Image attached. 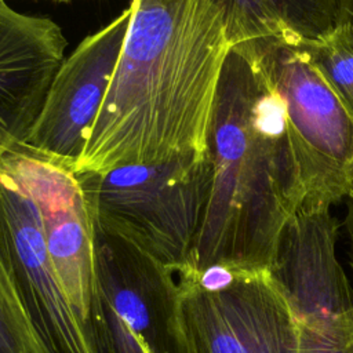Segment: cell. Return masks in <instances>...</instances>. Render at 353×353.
I'll return each mask as SVG.
<instances>
[{"mask_svg": "<svg viewBox=\"0 0 353 353\" xmlns=\"http://www.w3.org/2000/svg\"><path fill=\"white\" fill-rule=\"evenodd\" d=\"M124 43L73 170L108 172L208 154L232 48L212 0H132Z\"/></svg>", "mask_w": 353, "mask_h": 353, "instance_id": "1", "label": "cell"}, {"mask_svg": "<svg viewBox=\"0 0 353 353\" xmlns=\"http://www.w3.org/2000/svg\"><path fill=\"white\" fill-rule=\"evenodd\" d=\"M208 150L211 190L189 261L179 270L218 263L270 270L280 234L305 192L283 103L237 47L223 63Z\"/></svg>", "mask_w": 353, "mask_h": 353, "instance_id": "2", "label": "cell"}, {"mask_svg": "<svg viewBox=\"0 0 353 353\" xmlns=\"http://www.w3.org/2000/svg\"><path fill=\"white\" fill-rule=\"evenodd\" d=\"M76 176L95 233L138 248L174 273L188 263L212 183L210 150Z\"/></svg>", "mask_w": 353, "mask_h": 353, "instance_id": "3", "label": "cell"}, {"mask_svg": "<svg viewBox=\"0 0 353 353\" xmlns=\"http://www.w3.org/2000/svg\"><path fill=\"white\" fill-rule=\"evenodd\" d=\"M280 98L309 208H330L353 186V119L294 46L266 37L234 46Z\"/></svg>", "mask_w": 353, "mask_h": 353, "instance_id": "4", "label": "cell"}, {"mask_svg": "<svg viewBox=\"0 0 353 353\" xmlns=\"http://www.w3.org/2000/svg\"><path fill=\"white\" fill-rule=\"evenodd\" d=\"M0 261L28 323L34 353H99L47 254L40 212L0 163Z\"/></svg>", "mask_w": 353, "mask_h": 353, "instance_id": "5", "label": "cell"}, {"mask_svg": "<svg viewBox=\"0 0 353 353\" xmlns=\"http://www.w3.org/2000/svg\"><path fill=\"white\" fill-rule=\"evenodd\" d=\"M175 277L190 353H298V320L270 270L241 272L215 292Z\"/></svg>", "mask_w": 353, "mask_h": 353, "instance_id": "6", "label": "cell"}, {"mask_svg": "<svg viewBox=\"0 0 353 353\" xmlns=\"http://www.w3.org/2000/svg\"><path fill=\"white\" fill-rule=\"evenodd\" d=\"M0 163L34 201L52 269L79 317L92 328L102 301L95 233L77 176L21 143L7 150Z\"/></svg>", "mask_w": 353, "mask_h": 353, "instance_id": "7", "label": "cell"}, {"mask_svg": "<svg viewBox=\"0 0 353 353\" xmlns=\"http://www.w3.org/2000/svg\"><path fill=\"white\" fill-rule=\"evenodd\" d=\"M127 7L62 61L25 141L29 152L73 171L103 101L130 23Z\"/></svg>", "mask_w": 353, "mask_h": 353, "instance_id": "8", "label": "cell"}, {"mask_svg": "<svg viewBox=\"0 0 353 353\" xmlns=\"http://www.w3.org/2000/svg\"><path fill=\"white\" fill-rule=\"evenodd\" d=\"M95 250L101 294L149 353H190L175 273L114 237L95 233Z\"/></svg>", "mask_w": 353, "mask_h": 353, "instance_id": "9", "label": "cell"}, {"mask_svg": "<svg viewBox=\"0 0 353 353\" xmlns=\"http://www.w3.org/2000/svg\"><path fill=\"white\" fill-rule=\"evenodd\" d=\"M65 48L52 19L18 12L0 0V157L29 134Z\"/></svg>", "mask_w": 353, "mask_h": 353, "instance_id": "10", "label": "cell"}, {"mask_svg": "<svg viewBox=\"0 0 353 353\" xmlns=\"http://www.w3.org/2000/svg\"><path fill=\"white\" fill-rule=\"evenodd\" d=\"M269 37L291 46L314 40L335 28L339 0H252Z\"/></svg>", "mask_w": 353, "mask_h": 353, "instance_id": "11", "label": "cell"}, {"mask_svg": "<svg viewBox=\"0 0 353 353\" xmlns=\"http://www.w3.org/2000/svg\"><path fill=\"white\" fill-rule=\"evenodd\" d=\"M353 119V29L338 22L327 34L295 44Z\"/></svg>", "mask_w": 353, "mask_h": 353, "instance_id": "12", "label": "cell"}, {"mask_svg": "<svg viewBox=\"0 0 353 353\" xmlns=\"http://www.w3.org/2000/svg\"><path fill=\"white\" fill-rule=\"evenodd\" d=\"M298 320V353H353V307Z\"/></svg>", "mask_w": 353, "mask_h": 353, "instance_id": "13", "label": "cell"}, {"mask_svg": "<svg viewBox=\"0 0 353 353\" xmlns=\"http://www.w3.org/2000/svg\"><path fill=\"white\" fill-rule=\"evenodd\" d=\"M0 353H34L33 339L0 261Z\"/></svg>", "mask_w": 353, "mask_h": 353, "instance_id": "14", "label": "cell"}, {"mask_svg": "<svg viewBox=\"0 0 353 353\" xmlns=\"http://www.w3.org/2000/svg\"><path fill=\"white\" fill-rule=\"evenodd\" d=\"M343 226L349 239V265L353 274V186L346 197V216L343 221Z\"/></svg>", "mask_w": 353, "mask_h": 353, "instance_id": "15", "label": "cell"}, {"mask_svg": "<svg viewBox=\"0 0 353 353\" xmlns=\"http://www.w3.org/2000/svg\"><path fill=\"white\" fill-rule=\"evenodd\" d=\"M339 21L353 29V0H339Z\"/></svg>", "mask_w": 353, "mask_h": 353, "instance_id": "16", "label": "cell"}]
</instances>
